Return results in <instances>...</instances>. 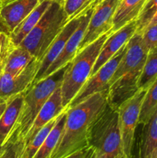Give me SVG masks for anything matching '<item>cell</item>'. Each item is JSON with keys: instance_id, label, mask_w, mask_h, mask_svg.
I'll list each match as a JSON object with an SVG mask.
<instances>
[{"instance_id": "15", "label": "cell", "mask_w": 157, "mask_h": 158, "mask_svg": "<svg viewBox=\"0 0 157 158\" xmlns=\"http://www.w3.org/2000/svg\"><path fill=\"white\" fill-rule=\"evenodd\" d=\"M146 0H120L113 16L111 33L119 30L132 20L137 19Z\"/></svg>"}, {"instance_id": "34", "label": "cell", "mask_w": 157, "mask_h": 158, "mask_svg": "<svg viewBox=\"0 0 157 158\" xmlns=\"http://www.w3.org/2000/svg\"><path fill=\"white\" fill-rule=\"evenodd\" d=\"M5 154V148L0 143V158H3Z\"/></svg>"}, {"instance_id": "32", "label": "cell", "mask_w": 157, "mask_h": 158, "mask_svg": "<svg viewBox=\"0 0 157 158\" xmlns=\"http://www.w3.org/2000/svg\"><path fill=\"white\" fill-rule=\"evenodd\" d=\"M156 23H157V12H155V15H154L153 18H152V19H151V21L149 22V25H148V26H146V27H148V26H152V25L156 24Z\"/></svg>"}, {"instance_id": "23", "label": "cell", "mask_w": 157, "mask_h": 158, "mask_svg": "<svg viewBox=\"0 0 157 158\" xmlns=\"http://www.w3.org/2000/svg\"><path fill=\"white\" fill-rule=\"evenodd\" d=\"M59 115H58V117H55V118L52 119V120H50L49 123H46V124L38 131V134H37L36 135H35V137L33 138V140H32V141L26 146V148H25L22 155V158H34V156L35 155V154H36L37 151H38V149L41 148L42 143H44L45 140H46V138L47 137L48 134H49V132H50V131L52 130V128L55 126L56 122L58 121Z\"/></svg>"}, {"instance_id": "30", "label": "cell", "mask_w": 157, "mask_h": 158, "mask_svg": "<svg viewBox=\"0 0 157 158\" xmlns=\"http://www.w3.org/2000/svg\"><path fill=\"white\" fill-rule=\"evenodd\" d=\"M0 7H1V3H0ZM0 33H6L10 35V32H9V30L8 29L6 25L5 24L1 15H0Z\"/></svg>"}, {"instance_id": "13", "label": "cell", "mask_w": 157, "mask_h": 158, "mask_svg": "<svg viewBox=\"0 0 157 158\" xmlns=\"http://www.w3.org/2000/svg\"><path fill=\"white\" fill-rule=\"evenodd\" d=\"M82 14H83V12L78 15H77V16L72 18V19L69 20L67 23V24L64 26L62 30L55 37V39L53 40L52 44L50 45V46L48 49L46 53L43 56L42 60H41L40 67L38 69V73H37L36 77H35L33 82H32V85L35 84L37 82L42 80V76L46 73V69L49 67V66L53 63L54 60L59 55L60 52H62V50L64 48L65 45L67 43L68 40L70 38L72 33L78 28V25H79L80 22H81Z\"/></svg>"}, {"instance_id": "9", "label": "cell", "mask_w": 157, "mask_h": 158, "mask_svg": "<svg viewBox=\"0 0 157 158\" xmlns=\"http://www.w3.org/2000/svg\"><path fill=\"white\" fill-rule=\"evenodd\" d=\"M41 60L35 58L18 73L10 74L3 71L0 75V97L8 100L11 97L27 90L35 78Z\"/></svg>"}, {"instance_id": "27", "label": "cell", "mask_w": 157, "mask_h": 158, "mask_svg": "<svg viewBox=\"0 0 157 158\" xmlns=\"http://www.w3.org/2000/svg\"><path fill=\"white\" fill-rule=\"evenodd\" d=\"M69 157L72 158H95V153L90 146L87 145L86 147L77 150L76 151L71 154Z\"/></svg>"}, {"instance_id": "5", "label": "cell", "mask_w": 157, "mask_h": 158, "mask_svg": "<svg viewBox=\"0 0 157 158\" xmlns=\"http://www.w3.org/2000/svg\"><path fill=\"white\" fill-rule=\"evenodd\" d=\"M110 34L111 31L103 34L93 43L78 51L69 62L61 85L62 104L65 107L70 103L90 77L95 60Z\"/></svg>"}, {"instance_id": "11", "label": "cell", "mask_w": 157, "mask_h": 158, "mask_svg": "<svg viewBox=\"0 0 157 158\" xmlns=\"http://www.w3.org/2000/svg\"><path fill=\"white\" fill-rule=\"evenodd\" d=\"M66 108V107H65L62 104L61 86H59L54 91L53 94L45 103V104L38 112V115L34 120L32 126L29 128L22 143V155L25 148L33 140L38 131L50 120L62 114Z\"/></svg>"}, {"instance_id": "33", "label": "cell", "mask_w": 157, "mask_h": 158, "mask_svg": "<svg viewBox=\"0 0 157 158\" xmlns=\"http://www.w3.org/2000/svg\"><path fill=\"white\" fill-rule=\"evenodd\" d=\"M148 158H157V148H155V149L152 151V153L149 154V157Z\"/></svg>"}, {"instance_id": "26", "label": "cell", "mask_w": 157, "mask_h": 158, "mask_svg": "<svg viewBox=\"0 0 157 158\" xmlns=\"http://www.w3.org/2000/svg\"><path fill=\"white\" fill-rule=\"evenodd\" d=\"M141 35L143 45L148 51L157 47V23L146 27Z\"/></svg>"}, {"instance_id": "20", "label": "cell", "mask_w": 157, "mask_h": 158, "mask_svg": "<svg viewBox=\"0 0 157 158\" xmlns=\"http://www.w3.org/2000/svg\"><path fill=\"white\" fill-rule=\"evenodd\" d=\"M35 57L24 48L15 46L8 56L4 72L10 74L18 73L26 67Z\"/></svg>"}, {"instance_id": "8", "label": "cell", "mask_w": 157, "mask_h": 158, "mask_svg": "<svg viewBox=\"0 0 157 158\" xmlns=\"http://www.w3.org/2000/svg\"><path fill=\"white\" fill-rule=\"evenodd\" d=\"M126 49L127 43H126L110 60H108L95 74L88 79L76 96L66 107H71L81 103L95 93L109 89V81L116 69L120 60L124 56Z\"/></svg>"}, {"instance_id": "21", "label": "cell", "mask_w": 157, "mask_h": 158, "mask_svg": "<svg viewBox=\"0 0 157 158\" xmlns=\"http://www.w3.org/2000/svg\"><path fill=\"white\" fill-rule=\"evenodd\" d=\"M157 79V47L149 49L138 81L139 89H149Z\"/></svg>"}, {"instance_id": "25", "label": "cell", "mask_w": 157, "mask_h": 158, "mask_svg": "<svg viewBox=\"0 0 157 158\" xmlns=\"http://www.w3.org/2000/svg\"><path fill=\"white\" fill-rule=\"evenodd\" d=\"M95 0H64L63 7L69 19H72L93 4Z\"/></svg>"}, {"instance_id": "17", "label": "cell", "mask_w": 157, "mask_h": 158, "mask_svg": "<svg viewBox=\"0 0 157 158\" xmlns=\"http://www.w3.org/2000/svg\"><path fill=\"white\" fill-rule=\"evenodd\" d=\"M24 96L25 92H23L7 100L6 110L0 117V143L2 146L18 118L24 100Z\"/></svg>"}, {"instance_id": "1", "label": "cell", "mask_w": 157, "mask_h": 158, "mask_svg": "<svg viewBox=\"0 0 157 158\" xmlns=\"http://www.w3.org/2000/svg\"><path fill=\"white\" fill-rule=\"evenodd\" d=\"M69 63L35 84L31 85L25 91L24 100L18 118L3 143L5 148L3 158H21L22 146L29 128L45 103L54 91L61 86Z\"/></svg>"}, {"instance_id": "7", "label": "cell", "mask_w": 157, "mask_h": 158, "mask_svg": "<svg viewBox=\"0 0 157 158\" xmlns=\"http://www.w3.org/2000/svg\"><path fill=\"white\" fill-rule=\"evenodd\" d=\"M120 0H103L95 5L83 38L78 46L82 50L106 32L112 30L113 16Z\"/></svg>"}, {"instance_id": "18", "label": "cell", "mask_w": 157, "mask_h": 158, "mask_svg": "<svg viewBox=\"0 0 157 158\" xmlns=\"http://www.w3.org/2000/svg\"><path fill=\"white\" fill-rule=\"evenodd\" d=\"M66 119V108L58 117V121L52 128L44 143L38 149L34 158H50L54 149L58 144L63 132Z\"/></svg>"}, {"instance_id": "16", "label": "cell", "mask_w": 157, "mask_h": 158, "mask_svg": "<svg viewBox=\"0 0 157 158\" xmlns=\"http://www.w3.org/2000/svg\"><path fill=\"white\" fill-rule=\"evenodd\" d=\"M52 2L53 0H42L33 11L10 32L9 36L15 46H18L28 33L35 27Z\"/></svg>"}, {"instance_id": "2", "label": "cell", "mask_w": 157, "mask_h": 158, "mask_svg": "<svg viewBox=\"0 0 157 158\" xmlns=\"http://www.w3.org/2000/svg\"><path fill=\"white\" fill-rule=\"evenodd\" d=\"M107 90L95 93L81 103L66 107L64 130L50 158H69L88 145V135L92 123L107 104Z\"/></svg>"}, {"instance_id": "28", "label": "cell", "mask_w": 157, "mask_h": 158, "mask_svg": "<svg viewBox=\"0 0 157 158\" xmlns=\"http://www.w3.org/2000/svg\"><path fill=\"white\" fill-rule=\"evenodd\" d=\"M15 46H15V45L12 43V40H11V41L9 42V44H8L7 46L5 47V49H3L2 52L0 53V75H1V74L2 73L3 71H4V68L5 66H6L8 56H9V54L10 53V52L12 50V49H13Z\"/></svg>"}, {"instance_id": "19", "label": "cell", "mask_w": 157, "mask_h": 158, "mask_svg": "<svg viewBox=\"0 0 157 158\" xmlns=\"http://www.w3.org/2000/svg\"><path fill=\"white\" fill-rule=\"evenodd\" d=\"M157 148V108L150 118L144 123L140 144L139 157L148 158Z\"/></svg>"}, {"instance_id": "22", "label": "cell", "mask_w": 157, "mask_h": 158, "mask_svg": "<svg viewBox=\"0 0 157 158\" xmlns=\"http://www.w3.org/2000/svg\"><path fill=\"white\" fill-rule=\"evenodd\" d=\"M157 108V79L146 91L142 103L139 123L144 124Z\"/></svg>"}, {"instance_id": "14", "label": "cell", "mask_w": 157, "mask_h": 158, "mask_svg": "<svg viewBox=\"0 0 157 158\" xmlns=\"http://www.w3.org/2000/svg\"><path fill=\"white\" fill-rule=\"evenodd\" d=\"M42 0H14L6 4H1L0 15L9 32L25 19Z\"/></svg>"}, {"instance_id": "24", "label": "cell", "mask_w": 157, "mask_h": 158, "mask_svg": "<svg viewBox=\"0 0 157 158\" xmlns=\"http://www.w3.org/2000/svg\"><path fill=\"white\" fill-rule=\"evenodd\" d=\"M157 12V0H146L136 19V32L141 34Z\"/></svg>"}, {"instance_id": "36", "label": "cell", "mask_w": 157, "mask_h": 158, "mask_svg": "<svg viewBox=\"0 0 157 158\" xmlns=\"http://www.w3.org/2000/svg\"><path fill=\"white\" fill-rule=\"evenodd\" d=\"M101 1H103V0H95V2H94V4L97 5L99 2H100Z\"/></svg>"}, {"instance_id": "4", "label": "cell", "mask_w": 157, "mask_h": 158, "mask_svg": "<svg viewBox=\"0 0 157 158\" xmlns=\"http://www.w3.org/2000/svg\"><path fill=\"white\" fill-rule=\"evenodd\" d=\"M63 2L53 0L35 27L18 45L36 60H42L55 37L70 20L64 10Z\"/></svg>"}, {"instance_id": "35", "label": "cell", "mask_w": 157, "mask_h": 158, "mask_svg": "<svg viewBox=\"0 0 157 158\" xmlns=\"http://www.w3.org/2000/svg\"><path fill=\"white\" fill-rule=\"evenodd\" d=\"M12 1H14V0H0V3L1 4H6V3L10 2Z\"/></svg>"}, {"instance_id": "3", "label": "cell", "mask_w": 157, "mask_h": 158, "mask_svg": "<svg viewBox=\"0 0 157 158\" xmlns=\"http://www.w3.org/2000/svg\"><path fill=\"white\" fill-rule=\"evenodd\" d=\"M88 145L94 151L95 158H126L118 110L106 105L91 126Z\"/></svg>"}, {"instance_id": "31", "label": "cell", "mask_w": 157, "mask_h": 158, "mask_svg": "<svg viewBox=\"0 0 157 158\" xmlns=\"http://www.w3.org/2000/svg\"><path fill=\"white\" fill-rule=\"evenodd\" d=\"M6 106H7V100L0 97V117L6 110Z\"/></svg>"}, {"instance_id": "12", "label": "cell", "mask_w": 157, "mask_h": 158, "mask_svg": "<svg viewBox=\"0 0 157 158\" xmlns=\"http://www.w3.org/2000/svg\"><path fill=\"white\" fill-rule=\"evenodd\" d=\"M136 19L129 22L119 30L112 32L105 41L92 68L91 76L95 74L108 60H110L136 32ZM90 76V77H91Z\"/></svg>"}, {"instance_id": "29", "label": "cell", "mask_w": 157, "mask_h": 158, "mask_svg": "<svg viewBox=\"0 0 157 158\" xmlns=\"http://www.w3.org/2000/svg\"><path fill=\"white\" fill-rule=\"evenodd\" d=\"M11 41L9 34L0 33V53Z\"/></svg>"}, {"instance_id": "10", "label": "cell", "mask_w": 157, "mask_h": 158, "mask_svg": "<svg viewBox=\"0 0 157 158\" xmlns=\"http://www.w3.org/2000/svg\"><path fill=\"white\" fill-rule=\"evenodd\" d=\"M95 6V5L93 3L83 11V14H82L81 22H80L78 28L75 29V31L72 33L70 38L68 40L67 43L65 45L64 48L60 52L59 55L58 56V57L54 60L53 63L46 69V73L42 77V80L55 73L60 68L66 66L75 57V56L78 52V46H79L80 43L83 40L89 20H90L92 13H93Z\"/></svg>"}, {"instance_id": "6", "label": "cell", "mask_w": 157, "mask_h": 158, "mask_svg": "<svg viewBox=\"0 0 157 158\" xmlns=\"http://www.w3.org/2000/svg\"><path fill=\"white\" fill-rule=\"evenodd\" d=\"M146 91V89H139L135 95L118 108L123 152L126 158L132 157L135 128L139 123L142 103Z\"/></svg>"}]
</instances>
